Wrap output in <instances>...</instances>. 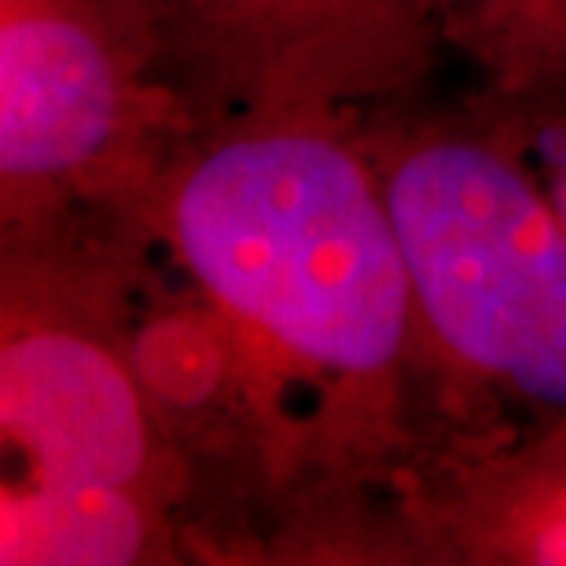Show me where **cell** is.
I'll list each match as a JSON object with an SVG mask.
<instances>
[{
  "label": "cell",
  "instance_id": "1",
  "mask_svg": "<svg viewBox=\"0 0 566 566\" xmlns=\"http://www.w3.org/2000/svg\"><path fill=\"white\" fill-rule=\"evenodd\" d=\"M174 232L202 287L294 357L357 376L398 357L416 302L398 229L332 140L213 151L180 188Z\"/></svg>",
  "mask_w": 566,
  "mask_h": 566
},
{
  "label": "cell",
  "instance_id": "2",
  "mask_svg": "<svg viewBox=\"0 0 566 566\" xmlns=\"http://www.w3.org/2000/svg\"><path fill=\"white\" fill-rule=\"evenodd\" d=\"M387 207L412 291L452 354L566 409V221L474 144H430L394 169Z\"/></svg>",
  "mask_w": 566,
  "mask_h": 566
},
{
  "label": "cell",
  "instance_id": "3",
  "mask_svg": "<svg viewBox=\"0 0 566 566\" xmlns=\"http://www.w3.org/2000/svg\"><path fill=\"white\" fill-rule=\"evenodd\" d=\"M4 427L49 490H118L144 460L129 379L71 335H30L4 349Z\"/></svg>",
  "mask_w": 566,
  "mask_h": 566
},
{
  "label": "cell",
  "instance_id": "4",
  "mask_svg": "<svg viewBox=\"0 0 566 566\" xmlns=\"http://www.w3.org/2000/svg\"><path fill=\"white\" fill-rule=\"evenodd\" d=\"M115 77L104 49L63 19H19L0 38V163L11 177L63 174L104 147Z\"/></svg>",
  "mask_w": 566,
  "mask_h": 566
},
{
  "label": "cell",
  "instance_id": "5",
  "mask_svg": "<svg viewBox=\"0 0 566 566\" xmlns=\"http://www.w3.org/2000/svg\"><path fill=\"white\" fill-rule=\"evenodd\" d=\"M118 490H49L19 507V559L44 563H118L137 548V515Z\"/></svg>",
  "mask_w": 566,
  "mask_h": 566
}]
</instances>
